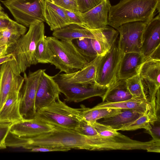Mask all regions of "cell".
Wrapping results in <instances>:
<instances>
[{
    "label": "cell",
    "mask_w": 160,
    "mask_h": 160,
    "mask_svg": "<svg viewBox=\"0 0 160 160\" xmlns=\"http://www.w3.org/2000/svg\"><path fill=\"white\" fill-rule=\"evenodd\" d=\"M101 56H98L77 72L69 74L59 73L53 76L54 78L60 82L69 84L84 85L93 82L95 81L97 67Z\"/></svg>",
    "instance_id": "cell-15"
},
{
    "label": "cell",
    "mask_w": 160,
    "mask_h": 160,
    "mask_svg": "<svg viewBox=\"0 0 160 160\" xmlns=\"http://www.w3.org/2000/svg\"><path fill=\"white\" fill-rule=\"evenodd\" d=\"M160 34V12L147 23L144 30L140 52L147 60L159 45Z\"/></svg>",
    "instance_id": "cell-16"
},
{
    "label": "cell",
    "mask_w": 160,
    "mask_h": 160,
    "mask_svg": "<svg viewBox=\"0 0 160 160\" xmlns=\"http://www.w3.org/2000/svg\"><path fill=\"white\" fill-rule=\"evenodd\" d=\"M82 108V118L88 122H95L120 112L121 109L111 108H97L94 107L89 108L83 105Z\"/></svg>",
    "instance_id": "cell-23"
},
{
    "label": "cell",
    "mask_w": 160,
    "mask_h": 160,
    "mask_svg": "<svg viewBox=\"0 0 160 160\" xmlns=\"http://www.w3.org/2000/svg\"><path fill=\"white\" fill-rule=\"evenodd\" d=\"M148 58L160 61V45L152 53Z\"/></svg>",
    "instance_id": "cell-40"
},
{
    "label": "cell",
    "mask_w": 160,
    "mask_h": 160,
    "mask_svg": "<svg viewBox=\"0 0 160 160\" xmlns=\"http://www.w3.org/2000/svg\"><path fill=\"white\" fill-rule=\"evenodd\" d=\"M16 22L26 27L36 21L45 22V0L1 1Z\"/></svg>",
    "instance_id": "cell-5"
},
{
    "label": "cell",
    "mask_w": 160,
    "mask_h": 160,
    "mask_svg": "<svg viewBox=\"0 0 160 160\" xmlns=\"http://www.w3.org/2000/svg\"><path fill=\"white\" fill-rule=\"evenodd\" d=\"M94 107L132 109L142 114H146L150 112L153 113L149 102L147 100L143 99L132 98L126 101L113 103L103 102Z\"/></svg>",
    "instance_id": "cell-21"
},
{
    "label": "cell",
    "mask_w": 160,
    "mask_h": 160,
    "mask_svg": "<svg viewBox=\"0 0 160 160\" xmlns=\"http://www.w3.org/2000/svg\"><path fill=\"white\" fill-rule=\"evenodd\" d=\"M55 80L61 93L65 96L64 101L68 102H79L96 96L102 98L108 88L101 86L95 81L82 85L67 83Z\"/></svg>",
    "instance_id": "cell-9"
},
{
    "label": "cell",
    "mask_w": 160,
    "mask_h": 160,
    "mask_svg": "<svg viewBox=\"0 0 160 160\" xmlns=\"http://www.w3.org/2000/svg\"><path fill=\"white\" fill-rule=\"evenodd\" d=\"M151 129L147 131L152 137V139L156 141H160V124L158 125H155V123L153 125H151Z\"/></svg>",
    "instance_id": "cell-37"
},
{
    "label": "cell",
    "mask_w": 160,
    "mask_h": 160,
    "mask_svg": "<svg viewBox=\"0 0 160 160\" xmlns=\"http://www.w3.org/2000/svg\"><path fill=\"white\" fill-rule=\"evenodd\" d=\"M89 123L95 129L98 134L100 135L112 137L117 136L120 133L118 131L97 121Z\"/></svg>",
    "instance_id": "cell-30"
},
{
    "label": "cell",
    "mask_w": 160,
    "mask_h": 160,
    "mask_svg": "<svg viewBox=\"0 0 160 160\" xmlns=\"http://www.w3.org/2000/svg\"><path fill=\"white\" fill-rule=\"evenodd\" d=\"M34 118L55 127L75 130L82 119V108H71L59 98L37 111Z\"/></svg>",
    "instance_id": "cell-3"
},
{
    "label": "cell",
    "mask_w": 160,
    "mask_h": 160,
    "mask_svg": "<svg viewBox=\"0 0 160 160\" xmlns=\"http://www.w3.org/2000/svg\"><path fill=\"white\" fill-rule=\"evenodd\" d=\"M35 57L38 63H49V50L45 36L40 40L37 44L35 51Z\"/></svg>",
    "instance_id": "cell-29"
},
{
    "label": "cell",
    "mask_w": 160,
    "mask_h": 160,
    "mask_svg": "<svg viewBox=\"0 0 160 160\" xmlns=\"http://www.w3.org/2000/svg\"><path fill=\"white\" fill-rule=\"evenodd\" d=\"M139 74L160 86V61L148 58L142 64Z\"/></svg>",
    "instance_id": "cell-25"
},
{
    "label": "cell",
    "mask_w": 160,
    "mask_h": 160,
    "mask_svg": "<svg viewBox=\"0 0 160 160\" xmlns=\"http://www.w3.org/2000/svg\"><path fill=\"white\" fill-rule=\"evenodd\" d=\"M1 37V31L0 30V37Z\"/></svg>",
    "instance_id": "cell-45"
},
{
    "label": "cell",
    "mask_w": 160,
    "mask_h": 160,
    "mask_svg": "<svg viewBox=\"0 0 160 160\" xmlns=\"http://www.w3.org/2000/svg\"><path fill=\"white\" fill-rule=\"evenodd\" d=\"M7 43V42L2 37H0V46L3 45Z\"/></svg>",
    "instance_id": "cell-44"
},
{
    "label": "cell",
    "mask_w": 160,
    "mask_h": 160,
    "mask_svg": "<svg viewBox=\"0 0 160 160\" xmlns=\"http://www.w3.org/2000/svg\"><path fill=\"white\" fill-rule=\"evenodd\" d=\"M8 48L9 47L7 43L0 46V58L8 54Z\"/></svg>",
    "instance_id": "cell-42"
},
{
    "label": "cell",
    "mask_w": 160,
    "mask_h": 160,
    "mask_svg": "<svg viewBox=\"0 0 160 160\" xmlns=\"http://www.w3.org/2000/svg\"><path fill=\"white\" fill-rule=\"evenodd\" d=\"M160 121L158 118L152 112L142 114L134 121L121 129V131L135 130L144 128L147 131L151 128V125H153L157 121Z\"/></svg>",
    "instance_id": "cell-26"
},
{
    "label": "cell",
    "mask_w": 160,
    "mask_h": 160,
    "mask_svg": "<svg viewBox=\"0 0 160 160\" xmlns=\"http://www.w3.org/2000/svg\"><path fill=\"white\" fill-rule=\"evenodd\" d=\"M44 17L45 22L52 31L69 24L65 9L47 0H45Z\"/></svg>",
    "instance_id": "cell-19"
},
{
    "label": "cell",
    "mask_w": 160,
    "mask_h": 160,
    "mask_svg": "<svg viewBox=\"0 0 160 160\" xmlns=\"http://www.w3.org/2000/svg\"><path fill=\"white\" fill-rule=\"evenodd\" d=\"M145 61L141 52L123 54L119 67L118 80L126 79L139 74L141 68Z\"/></svg>",
    "instance_id": "cell-18"
},
{
    "label": "cell",
    "mask_w": 160,
    "mask_h": 160,
    "mask_svg": "<svg viewBox=\"0 0 160 160\" xmlns=\"http://www.w3.org/2000/svg\"><path fill=\"white\" fill-rule=\"evenodd\" d=\"M49 50V63L69 74L77 72L88 63L73 41H63L53 36L46 37Z\"/></svg>",
    "instance_id": "cell-2"
},
{
    "label": "cell",
    "mask_w": 160,
    "mask_h": 160,
    "mask_svg": "<svg viewBox=\"0 0 160 160\" xmlns=\"http://www.w3.org/2000/svg\"><path fill=\"white\" fill-rule=\"evenodd\" d=\"M54 127L34 118L12 124L9 132L19 137L30 138L49 132Z\"/></svg>",
    "instance_id": "cell-17"
},
{
    "label": "cell",
    "mask_w": 160,
    "mask_h": 160,
    "mask_svg": "<svg viewBox=\"0 0 160 160\" xmlns=\"http://www.w3.org/2000/svg\"><path fill=\"white\" fill-rule=\"evenodd\" d=\"M65 9L74 12L78 15L81 13L78 10L75 2L70 0H47Z\"/></svg>",
    "instance_id": "cell-34"
},
{
    "label": "cell",
    "mask_w": 160,
    "mask_h": 160,
    "mask_svg": "<svg viewBox=\"0 0 160 160\" xmlns=\"http://www.w3.org/2000/svg\"><path fill=\"white\" fill-rule=\"evenodd\" d=\"M160 0H120L110 7L109 26L116 29L123 24L136 21L148 23L156 10L160 12Z\"/></svg>",
    "instance_id": "cell-1"
},
{
    "label": "cell",
    "mask_w": 160,
    "mask_h": 160,
    "mask_svg": "<svg viewBox=\"0 0 160 160\" xmlns=\"http://www.w3.org/2000/svg\"><path fill=\"white\" fill-rule=\"evenodd\" d=\"M14 58L12 53H8L5 55L0 58V65L2 63L9 60H11Z\"/></svg>",
    "instance_id": "cell-41"
},
{
    "label": "cell",
    "mask_w": 160,
    "mask_h": 160,
    "mask_svg": "<svg viewBox=\"0 0 160 160\" xmlns=\"http://www.w3.org/2000/svg\"><path fill=\"white\" fill-rule=\"evenodd\" d=\"M132 98L128 88L126 79H120L108 87L102 99L103 102L113 103L126 101Z\"/></svg>",
    "instance_id": "cell-22"
},
{
    "label": "cell",
    "mask_w": 160,
    "mask_h": 160,
    "mask_svg": "<svg viewBox=\"0 0 160 160\" xmlns=\"http://www.w3.org/2000/svg\"><path fill=\"white\" fill-rule=\"evenodd\" d=\"M13 21L8 16L0 17V30H2L7 28Z\"/></svg>",
    "instance_id": "cell-39"
},
{
    "label": "cell",
    "mask_w": 160,
    "mask_h": 160,
    "mask_svg": "<svg viewBox=\"0 0 160 160\" xmlns=\"http://www.w3.org/2000/svg\"><path fill=\"white\" fill-rule=\"evenodd\" d=\"M23 84L18 86L8 94L0 108V123L14 124L25 119L20 112L21 92Z\"/></svg>",
    "instance_id": "cell-14"
},
{
    "label": "cell",
    "mask_w": 160,
    "mask_h": 160,
    "mask_svg": "<svg viewBox=\"0 0 160 160\" xmlns=\"http://www.w3.org/2000/svg\"><path fill=\"white\" fill-rule=\"evenodd\" d=\"M44 36V22L36 21L30 24L27 32L14 45L12 53L16 60L21 73L25 72L31 65L38 63L35 57V51L38 42Z\"/></svg>",
    "instance_id": "cell-4"
},
{
    "label": "cell",
    "mask_w": 160,
    "mask_h": 160,
    "mask_svg": "<svg viewBox=\"0 0 160 160\" xmlns=\"http://www.w3.org/2000/svg\"><path fill=\"white\" fill-rule=\"evenodd\" d=\"M14 58L0 65V108L8 94L15 88L23 84L24 78L20 75Z\"/></svg>",
    "instance_id": "cell-10"
},
{
    "label": "cell",
    "mask_w": 160,
    "mask_h": 160,
    "mask_svg": "<svg viewBox=\"0 0 160 160\" xmlns=\"http://www.w3.org/2000/svg\"><path fill=\"white\" fill-rule=\"evenodd\" d=\"M46 70L39 69L30 72L28 75L24 72L25 83L21 92L20 112L24 119H30L35 116V102L38 86L42 74Z\"/></svg>",
    "instance_id": "cell-8"
},
{
    "label": "cell",
    "mask_w": 160,
    "mask_h": 160,
    "mask_svg": "<svg viewBox=\"0 0 160 160\" xmlns=\"http://www.w3.org/2000/svg\"><path fill=\"white\" fill-rule=\"evenodd\" d=\"M27 30L26 27L13 21L7 28L1 30V37L6 40L9 48L14 45Z\"/></svg>",
    "instance_id": "cell-24"
},
{
    "label": "cell",
    "mask_w": 160,
    "mask_h": 160,
    "mask_svg": "<svg viewBox=\"0 0 160 160\" xmlns=\"http://www.w3.org/2000/svg\"><path fill=\"white\" fill-rule=\"evenodd\" d=\"M142 114H143L132 109H121L120 112L101 119V120L98 122L118 131L120 130Z\"/></svg>",
    "instance_id": "cell-20"
},
{
    "label": "cell",
    "mask_w": 160,
    "mask_h": 160,
    "mask_svg": "<svg viewBox=\"0 0 160 160\" xmlns=\"http://www.w3.org/2000/svg\"><path fill=\"white\" fill-rule=\"evenodd\" d=\"M126 81L128 88L132 98L143 99L148 101L143 90L139 74L126 79Z\"/></svg>",
    "instance_id": "cell-28"
},
{
    "label": "cell",
    "mask_w": 160,
    "mask_h": 160,
    "mask_svg": "<svg viewBox=\"0 0 160 160\" xmlns=\"http://www.w3.org/2000/svg\"><path fill=\"white\" fill-rule=\"evenodd\" d=\"M8 16L3 11V8L0 4V17H6Z\"/></svg>",
    "instance_id": "cell-43"
},
{
    "label": "cell",
    "mask_w": 160,
    "mask_h": 160,
    "mask_svg": "<svg viewBox=\"0 0 160 160\" xmlns=\"http://www.w3.org/2000/svg\"><path fill=\"white\" fill-rule=\"evenodd\" d=\"M52 35L58 39L66 41L87 38L109 42L108 35L104 29L90 30L82 25L74 23L53 31Z\"/></svg>",
    "instance_id": "cell-11"
},
{
    "label": "cell",
    "mask_w": 160,
    "mask_h": 160,
    "mask_svg": "<svg viewBox=\"0 0 160 160\" xmlns=\"http://www.w3.org/2000/svg\"><path fill=\"white\" fill-rule=\"evenodd\" d=\"M91 38H81L73 41L74 44L89 63L98 56L92 46Z\"/></svg>",
    "instance_id": "cell-27"
},
{
    "label": "cell",
    "mask_w": 160,
    "mask_h": 160,
    "mask_svg": "<svg viewBox=\"0 0 160 160\" xmlns=\"http://www.w3.org/2000/svg\"><path fill=\"white\" fill-rule=\"evenodd\" d=\"M29 150H30V151L32 152L63 151L62 150L59 149L42 147H33L31 148Z\"/></svg>",
    "instance_id": "cell-38"
},
{
    "label": "cell",
    "mask_w": 160,
    "mask_h": 160,
    "mask_svg": "<svg viewBox=\"0 0 160 160\" xmlns=\"http://www.w3.org/2000/svg\"><path fill=\"white\" fill-rule=\"evenodd\" d=\"M147 24L142 21L129 22L116 29L119 34L118 46L123 54L140 52L142 34Z\"/></svg>",
    "instance_id": "cell-7"
},
{
    "label": "cell",
    "mask_w": 160,
    "mask_h": 160,
    "mask_svg": "<svg viewBox=\"0 0 160 160\" xmlns=\"http://www.w3.org/2000/svg\"><path fill=\"white\" fill-rule=\"evenodd\" d=\"M65 12L68 18L69 24L74 23L82 25L80 14L66 9H65Z\"/></svg>",
    "instance_id": "cell-36"
},
{
    "label": "cell",
    "mask_w": 160,
    "mask_h": 160,
    "mask_svg": "<svg viewBox=\"0 0 160 160\" xmlns=\"http://www.w3.org/2000/svg\"><path fill=\"white\" fill-rule=\"evenodd\" d=\"M71 0V1H73L74 2H75V1L74 0Z\"/></svg>",
    "instance_id": "cell-46"
},
{
    "label": "cell",
    "mask_w": 160,
    "mask_h": 160,
    "mask_svg": "<svg viewBox=\"0 0 160 160\" xmlns=\"http://www.w3.org/2000/svg\"><path fill=\"white\" fill-rule=\"evenodd\" d=\"M116 41L98 62L95 79L99 85L109 87L118 80V75L123 54Z\"/></svg>",
    "instance_id": "cell-6"
},
{
    "label": "cell",
    "mask_w": 160,
    "mask_h": 160,
    "mask_svg": "<svg viewBox=\"0 0 160 160\" xmlns=\"http://www.w3.org/2000/svg\"><path fill=\"white\" fill-rule=\"evenodd\" d=\"M111 5L110 0H103L99 4L79 16L82 26L90 30L104 29L108 25V15Z\"/></svg>",
    "instance_id": "cell-13"
},
{
    "label": "cell",
    "mask_w": 160,
    "mask_h": 160,
    "mask_svg": "<svg viewBox=\"0 0 160 160\" xmlns=\"http://www.w3.org/2000/svg\"><path fill=\"white\" fill-rule=\"evenodd\" d=\"M61 92L54 77L43 71L40 78L35 102L36 111L59 98Z\"/></svg>",
    "instance_id": "cell-12"
},
{
    "label": "cell",
    "mask_w": 160,
    "mask_h": 160,
    "mask_svg": "<svg viewBox=\"0 0 160 160\" xmlns=\"http://www.w3.org/2000/svg\"><path fill=\"white\" fill-rule=\"evenodd\" d=\"M103 0H74L81 13L85 12L100 3Z\"/></svg>",
    "instance_id": "cell-33"
},
{
    "label": "cell",
    "mask_w": 160,
    "mask_h": 160,
    "mask_svg": "<svg viewBox=\"0 0 160 160\" xmlns=\"http://www.w3.org/2000/svg\"><path fill=\"white\" fill-rule=\"evenodd\" d=\"M12 124L11 123H0V149L6 148L5 139Z\"/></svg>",
    "instance_id": "cell-35"
},
{
    "label": "cell",
    "mask_w": 160,
    "mask_h": 160,
    "mask_svg": "<svg viewBox=\"0 0 160 160\" xmlns=\"http://www.w3.org/2000/svg\"><path fill=\"white\" fill-rule=\"evenodd\" d=\"M91 42L93 48L99 56L104 55L112 46L108 42L96 39H91Z\"/></svg>",
    "instance_id": "cell-32"
},
{
    "label": "cell",
    "mask_w": 160,
    "mask_h": 160,
    "mask_svg": "<svg viewBox=\"0 0 160 160\" xmlns=\"http://www.w3.org/2000/svg\"><path fill=\"white\" fill-rule=\"evenodd\" d=\"M75 130L80 133L87 136H93L98 134L95 129L83 118Z\"/></svg>",
    "instance_id": "cell-31"
}]
</instances>
